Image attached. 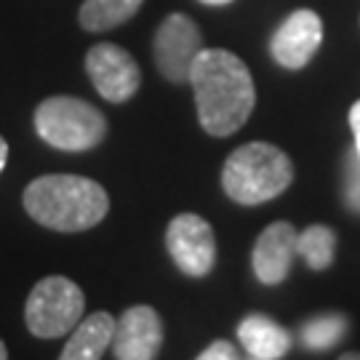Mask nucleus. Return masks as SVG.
Wrapping results in <instances>:
<instances>
[{"mask_svg": "<svg viewBox=\"0 0 360 360\" xmlns=\"http://www.w3.org/2000/svg\"><path fill=\"white\" fill-rule=\"evenodd\" d=\"M190 86L195 91L198 120L208 136H232L254 112V77L232 51L203 49L190 70Z\"/></svg>", "mask_w": 360, "mask_h": 360, "instance_id": "1", "label": "nucleus"}, {"mask_svg": "<svg viewBox=\"0 0 360 360\" xmlns=\"http://www.w3.org/2000/svg\"><path fill=\"white\" fill-rule=\"evenodd\" d=\"M27 214L56 232H83L96 227L110 208L102 184L75 174H46L27 184Z\"/></svg>", "mask_w": 360, "mask_h": 360, "instance_id": "2", "label": "nucleus"}, {"mask_svg": "<svg viewBox=\"0 0 360 360\" xmlns=\"http://www.w3.org/2000/svg\"><path fill=\"white\" fill-rule=\"evenodd\" d=\"M294 181V166L283 150L267 142L238 147L221 168V187L235 203L259 206L283 195Z\"/></svg>", "mask_w": 360, "mask_h": 360, "instance_id": "3", "label": "nucleus"}, {"mask_svg": "<svg viewBox=\"0 0 360 360\" xmlns=\"http://www.w3.org/2000/svg\"><path fill=\"white\" fill-rule=\"evenodd\" d=\"M35 131L62 153H89L107 136V120L77 96H51L35 110Z\"/></svg>", "mask_w": 360, "mask_h": 360, "instance_id": "4", "label": "nucleus"}, {"mask_svg": "<svg viewBox=\"0 0 360 360\" xmlns=\"http://www.w3.org/2000/svg\"><path fill=\"white\" fill-rule=\"evenodd\" d=\"M86 309V296L62 275L43 278L27 296L25 323L38 339H56L75 328Z\"/></svg>", "mask_w": 360, "mask_h": 360, "instance_id": "5", "label": "nucleus"}, {"mask_svg": "<svg viewBox=\"0 0 360 360\" xmlns=\"http://www.w3.org/2000/svg\"><path fill=\"white\" fill-rule=\"evenodd\" d=\"M155 65L171 83H190V70L203 51V35L190 16L171 13L155 32Z\"/></svg>", "mask_w": 360, "mask_h": 360, "instance_id": "6", "label": "nucleus"}, {"mask_svg": "<svg viewBox=\"0 0 360 360\" xmlns=\"http://www.w3.org/2000/svg\"><path fill=\"white\" fill-rule=\"evenodd\" d=\"M166 248L174 264L190 278H206L217 262V238L203 217L179 214L166 230Z\"/></svg>", "mask_w": 360, "mask_h": 360, "instance_id": "7", "label": "nucleus"}, {"mask_svg": "<svg viewBox=\"0 0 360 360\" xmlns=\"http://www.w3.org/2000/svg\"><path fill=\"white\" fill-rule=\"evenodd\" d=\"M86 72L94 89L107 102H129L142 83L139 65L126 49H120L115 43H96L86 53Z\"/></svg>", "mask_w": 360, "mask_h": 360, "instance_id": "8", "label": "nucleus"}, {"mask_svg": "<svg viewBox=\"0 0 360 360\" xmlns=\"http://www.w3.org/2000/svg\"><path fill=\"white\" fill-rule=\"evenodd\" d=\"M323 40L321 16L309 8L294 11L283 25L275 30L270 40L272 59L285 70H302L318 53Z\"/></svg>", "mask_w": 360, "mask_h": 360, "instance_id": "9", "label": "nucleus"}, {"mask_svg": "<svg viewBox=\"0 0 360 360\" xmlns=\"http://www.w3.org/2000/svg\"><path fill=\"white\" fill-rule=\"evenodd\" d=\"M163 345L160 315L147 304L129 307L115 323L112 352L120 360H153Z\"/></svg>", "mask_w": 360, "mask_h": 360, "instance_id": "10", "label": "nucleus"}, {"mask_svg": "<svg viewBox=\"0 0 360 360\" xmlns=\"http://www.w3.org/2000/svg\"><path fill=\"white\" fill-rule=\"evenodd\" d=\"M296 240H299V232L294 230L291 221H272L259 235L254 245V275L259 283L278 285L288 278L296 257Z\"/></svg>", "mask_w": 360, "mask_h": 360, "instance_id": "11", "label": "nucleus"}, {"mask_svg": "<svg viewBox=\"0 0 360 360\" xmlns=\"http://www.w3.org/2000/svg\"><path fill=\"white\" fill-rule=\"evenodd\" d=\"M115 323L110 312H94L89 318H80L62 349V360H99L115 339Z\"/></svg>", "mask_w": 360, "mask_h": 360, "instance_id": "12", "label": "nucleus"}, {"mask_svg": "<svg viewBox=\"0 0 360 360\" xmlns=\"http://www.w3.org/2000/svg\"><path fill=\"white\" fill-rule=\"evenodd\" d=\"M240 345L254 360H278L285 358L291 349V336L283 326L267 318V315H248L238 326Z\"/></svg>", "mask_w": 360, "mask_h": 360, "instance_id": "13", "label": "nucleus"}, {"mask_svg": "<svg viewBox=\"0 0 360 360\" xmlns=\"http://www.w3.org/2000/svg\"><path fill=\"white\" fill-rule=\"evenodd\" d=\"M144 0H83L80 6V27L89 32H104L129 22L142 8Z\"/></svg>", "mask_w": 360, "mask_h": 360, "instance_id": "14", "label": "nucleus"}, {"mask_svg": "<svg viewBox=\"0 0 360 360\" xmlns=\"http://www.w3.org/2000/svg\"><path fill=\"white\" fill-rule=\"evenodd\" d=\"M334 251H336L334 230H328L323 224H312L304 232H299L296 257L304 259L312 270H326L334 262Z\"/></svg>", "mask_w": 360, "mask_h": 360, "instance_id": "15", "label": "nucleus"}, {"mask_svg": "<svg viewBox=\"0 0 360 360\" xmlns=\"http://www.w3.org/2000/svg\"><path fill=\"white\" fill-rule=\"evenodd\" d=\"M345 331H347V321L342 315H321V318H312L309 323H304L302 342L309 349H328L345 336Z\"/></svg>", "mask_w": 360, "mask_h": 360, "instance_id": "16", "label": "nucleus"}, {"mask_svg": "<svg viewBox=\"0 0 360 360\" xmlns=\"http://www.w3.org/2000/svg\"><path fill=\"white\" fill-rule=\"evenodd\" d=\"M345 203L360 214V155L352 150L347 158V179H345Z\"/></svg>", "mask_w": 360, "mask_h": 360, "instance_id": "17", "label": "nucleus"}, {"mask_svg": "<svg viewBox=\"0 0 360 360\" xmlns=\"http://www.w3.org/2000/svg\"><path fill=\"white\" fill-rule=\"evenodd\" d=\"M238 349L232 347L230 342H214L200 352V360H235Z\"/></svg>", "mask_w": 360, "mask_h": 360, "instance_id": "18", "label": "nucleus"}, {"mask_svg": "<svg viewBox=\"0 0 360 360\" xmlns=\"http://www.w3.org/2000/svg\"><path fill=\"white\" fill-rule=\"evenodd\" d=\"M349 126H352V134H355V153L360 155V102H355L352 110H349Z\"/></svg>", "mask_w": 360, "mask_h": 360, "instance_id": "19", "label": "nucleus"}, {"mask_svg": "<svg viewBox=\"0 0 360 360\" xmlns=\"http://www.w3.org/2000/svg\"><path fill=\"white\" fill-rule=\"evenodd\" d=\"M6 160H8V144L0 136V174H3V168H6Z\"/></svg>", "mask_w": 360, "mask_h": 360, "instance_id": "20", "label": "nucleus"}, {"mask_svg": "<svg viewBox=\"0 0 360 360\" xmlns=\"http://www.w3.org/2000/svg\"><path fill=\"white\" fill-rule=\"evenodd\" d=\"M198 3H203V6H227V3H232V0H198Z\"/></svg>", "mask_w": 360, "mask_h": 360, "instance_id": "21", "label": "nucleus"}, {"mask_svg": "<svg viewBox=\"0 0 360 360\" xmlns=\"http://www.w3.org/2000/svg\"><path fill=\"white\" fill-rule=\"evenodd\" d=\"M6 358H8V349H6V345L0 342V360H6Z\"/></svg>", "mask_w": 360, "mask_h": 360, "instance_id": "22", "label": "nucleus"}]
</instances>
